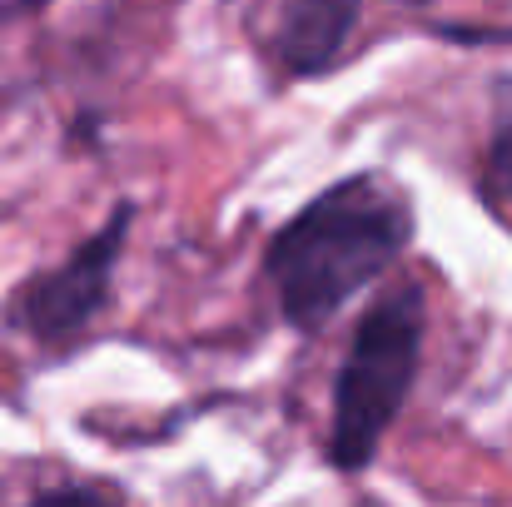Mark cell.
<instances>
[{"label": "cell", "instance_id": "2", "mask_svg": "<svg viewBox=\"0 0 512 507\" xmlns=\"http://www.w3.org/2000/svg\"><path fill=\"white\" fill-rule=\"evenodd\" d=\"M428 294L418 279L388 284L368 314L353 324L329 393V463L343 478H358L378 463L383 438L408 408L423 373Z\"/></svg>", "mask_w": 512, "mask_h": 507}, {"label": "cell", "instance_id": "5", "mask_svg": "<svg viewBox=\"0 0 512 507\" xmlns=\"http://www.w3.org/2000/svg\"><path fill=\"white\" fill-rule=\"evenodd\" d=\"M483 194L498 214L512 219V75L493 95V125L483 145Z\"/></svg>", "mask_w": 512, "mask_h": 507}, {"label": "cell", "instance_id": "3", "mask_svg": "<svg viewBox=\"0 0 512 507\" xmlns=\"http://www.w3.org/2000/svg\"><path fill=\"white\" fill-rule=\"evenodd\" d=\"M130 224H135V204L120 199L105 214V224L95 234H85L60 264L35 269L30 279H20L10 289L0 324L10 334L40 343V348H70L105 314V304L115 294V274H120V259H125V244H130Z\"/></svg>", "mask_w": 512, "mask_h": 507}, {"label": "cell", "instance_id": "1", "mask_svg": "<svg viewBox=\"0 0 512 507\" xmlns=\"http://www.w3.org/2000/svg\"><path fill=\"white\" fill-rule=\"evenodd\" d=\"M413 199L378 169L343 174L289 214L264 244V284L284 329L324 334L343 309L373 289L413 249Z\"/></svg>", "mask_w": 512, "mask_h": 507}, {"label": "cell", "instance_id": "4", "mask_svg": "<svg viewBox=\"0 0 512 507\" xmlns=\"http://www.w3.org/2000/svg\"><path fill=\"white\" fill-rule=\"evenodd\" d=\"M368 10V0H289L279 15V70L289 80H319L343 60L358 15Z\"/></svg>", "mask_w": 512, "mask_h": 507}]
</instances>
